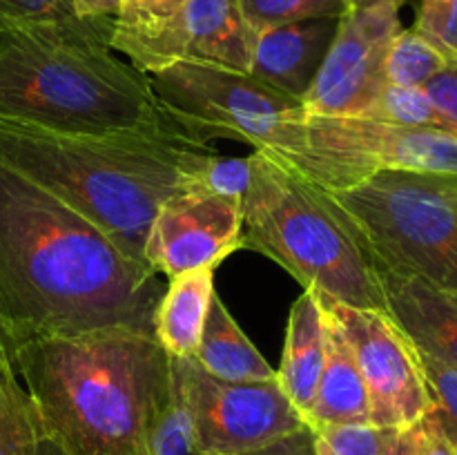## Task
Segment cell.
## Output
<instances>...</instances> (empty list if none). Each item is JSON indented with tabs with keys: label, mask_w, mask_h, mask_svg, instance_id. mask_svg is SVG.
<instances>
[{
	"label": "cell",
	"mask_w": 457,
	"mask_h": 455,
	"mask_svg": "<svg viewBox=\"0 0 457 455\" xmlns=\"http://www.w3.org/2000/svg\"><path fill=\"white\" fill-rule=\"evenodd\" d=\"M105 232L0 161V337L154 335L165 288Z\"/></svg>",
	"instance_id": "6da1fadb"
},
{
	"label": "cell",
	"mask_w": 457,
	"mask_h": 455,
	"mask_svg": "<svg viewBox=\"0 0 457 455\" xmlns=\"http://www.w3.org/2000/svg\"><path fill=\"white\" fill-rule=\"evenodd\" d=\"M4 346L38 431L62 453H145L172 391V357L154 335L114 326Z\"/></svg>",
	"instance_id": "7a4b0ae2"
},
{
	"label": "cell",
	"mask_w": 457,
	"mask_h": 455,
	"mask_svg": "<svg viewBox=\"0 0 457 455\" xmlns=\"http://www.w3.org/2000/svg\"><path fill=\"white\" fill-rule=\"evenodd\" d=\"M217 156L212 143L186 128L61 134L0 119V161L83 214L138 263H145L161 205L196 190Z\"/></svg>",
	"instance_id": "3957f363"
},
{
	"label": "cell",
	"mask_w": 457,
	"mask_h": 455,
	"mask_svg": "<svg viewBox=\"0 0 457 455\" xmlns=\"http://www.w3.org/2000/svg\"><path fill=\"white\" fill-rule=\"evenodd\" d=\"M112 18L0 34V119L61 134L183 128L150 76L114 56Z\"/></svg>",
	"instance_id": "277c9868"
},
{
	"label": "cell",
	"mask_w": 457,
	"mask_h": 455,
	"mask_svg": "<svg viewBox=\"0 0 457 455\" xmlns=\"http://www.w3.org/2000/svg\"><path fill=\"white\" fill-rule=\"evenodd\" d=\"M250 168L239 250L272 259L303 290L388 312L375 259L328 190L270 150H254Z\"/></svg>",
	"instance_id": "5b68a950"
},
{
	"label": "cell",
	"mask_w": 457,
	"mask_h": 455,
	"mask_svg": "<svg viewBox=\"0 0 457 455\" xmlns=\"http://www.w3.org/2000/svg\"><path fill=\"white\" fill-rule=\"evenodd\" d=\"M328 194L375 266L457 294V177L382 170Z\"/></svg>",
	"instance_id": "8992f818"
},
{
	"label": "cell",
	"mask_w": 457,
	"mask_h": 455,
	"mask_svg": "<svg viewBox=\"0 0 457 455\" xmlns=\"http://www.w3.org/2000/svg\"><path fill=\"white\" fill-rule=\"evenodd\" d=\"M165 110L199 138H232L293 165L306 143L303 101L250 71L177 62L150 76Z\"/></svg>",
	"instance_id": "52a82bcc"
},
{
	"label": "cell",
	"mask_w": 457,
	"mask_h": 455,
	"mask_svg": "<svg viewBox=\"0 0 457 455\" xmlns=\"http://www.w3.org/2000/svg\"><path fill=\"white\" fill-rule=\"evenodd\" d=\"M306 143L293 168L324 190H344L382 170L457 177V134L361 116L306 112Z\"/></svg>",
	"instance_id": "ba28073f"
},
{
	"label": "cell",
	"mask_w": 457,
	"mask_h": 455,
	"mask_svg": "<svg viewBox=\"0 0 457 455\" xmlns=\"http://www.w3.org/2000/svg\"><path fill=\"white\" fill-rule=\"evenodd\" d=\"M205 455H241L308 426L279 382H223L195 357H172Z\"/></svg>",
	"instance_id": "9c48e42d"
},
{
	"label": "cell",
	"mask_w": 457,
	"mask_h": 455,
	"mask_svg": "<svg viewBox=\"0 0 457 455\" xmlns=\"http://www.w3.org/2000/svg\"><path fill=\"white\" fill-rule=\"evenodd\" d=\"M317 299L351 346L369 393L370 424L406 428L420 422L431 401L413 339L388 312L353 308L326 294Z\"/></svg>",
	"instance_id": "30bf717a"
},
{
	"label": "cell",
	"mask_w": 457,
	"mask_h": 455,
	"mask_svg": "<svg viewBox=\"0 0 457 455\" xmlns=\"http://www.w3.org/2000/svg\"><path fill=\"white\" fill-rule=\"evenodd\" d=\"M257 34L250 29L239 0H190L170 22L145 34L112 31L110 47L128 56L143 74L177 62L250 71Z\"/></svg>",
	"instance_id": "8fae6325"
},
{
	"label": "cell",
	"mask_w": 457,
	"mask_h": 455,
	"mask_svg": "<svg viewBox=\"0 0 457 455\" xmlns=\"http://www.w3.org/2000/svg\"><path fill=\"white\" fill-rule=\"evenodd\" d=\"M400 31L397 4L344 13L328 54L303 96V110L320 116L364 114L386 87V54Z\"/></svg>",
	"instance_id": "7c38bea8"
},
{
	"label": "cell",
	"mask_w": 457,
	"mask_h": 455,
	"mask_svg": "<svg viewBox=\"0 0 457 455\" xmlns=\"http://www.w3.org/2000/svg\"><path fill=\"white\" fill-rule=\"evenodd\" d=\"M244 201L187 190L165 201L152 221L143 257L168 279L199 268H217L241 248Z\"/></svg>",
	"instance_id": "4fadbf2b"
},
{
	"label": "cell",
	"mask_w": 457,
	"mask_h": 455,
	"mask_svg": "<svg viewBox=\"0 0 457 455\" xmlns=\"http://www.w3.org/2000/svg\"><path fill=\"white\" fill-rule=\"evenodd\" d=\"M337 25L339 18H317L262 31L254 40L250 74L303 101L337 34Z\"/></svg>",
	"instance_id": "5bb4252c"
},
{
	"label": "cell",
	"mask_w": 457,
	"mask_h": 455,
	"mask_svg": "<svg viewBox=\"0 0 457 455\" xmlns=\"http://www.w3.org/2000/svg\"><path fill=\"white\" fill-rule=\"evenodd\" d=\"M386 310L418 346L457 366V294L378 268Z\"/></svg>",
	"instance_id": "9a60e30c"
},
{
	"label": "cell",
	"mask_w": 457,
	"mask_h": 455,
	"mask_svg": "<svg viewBox=\"0 0 457 455\" xmlns=\"http://www.w3.org/2000/svg\"><path fill=\"white\" fill-rule=\"evenodd\" d=\"M326 357V315L312 290H303L293 303L277 382L295 409L308 419L315 404ZM308 424V422H306Z\"/></svg>",
	"instance_id": "2e32d148"
},
{
	"label": "cell",
	"mask_w": 457,
	"mask_h": 455,
	"mask_svg": "<svg viewBox=\"0 0 457 455\" xmlns=\"http://www.w3.org/2000/svg\"><path fill=\"white\" fill-rule=\"evenodd\" d=\"M326 315V310H324ZM308 426L370 424L369 393L351 346L339 326L326 315V357Z\"/></svg>",
	"instance_id": "e0dca14e"
},
{
	"label": "cell",
	"mask_w": 457,
	"mask_h": 455,
	"mask_svg": "<svg viewBox=\"0 0 457 455\" xmlns=\"http://www.w3.org/2000/svg\"><path fill=\"white\" fill-rule=\"evenodd\" d=\"M214 297V268L172 277L154 315V337L170 357H192Z\"/></svg>",
	"instance_id": "ac0fdd59"
},
{
	"label": "cell",
	"mask_w": 457,
	"mask_h": 455,
	"mask_svg": "<svg viewBox=\"0 0 457 455\" xmlns=\"http://www.w3.org/2000/svg\"><path fill=\"white\" fill-rule=\"evenodd\" d=\"M192 357L205 373L223 382H268L277 377V370L263 360L248 335L239 328L217 293L205 317L201 342Z\"/></svg>",
	"instance_id": "d6986e66"
},
{
	"label": "cell",
	"mask_w": 457,
	"mask_h": 455,
	"mask_svg": "<svg viewBox=\"0 0 457 455\" xmlns=\"http://www.w3.org/2000/svg\"><path fill=\"white\" fill-rule=\"evenodd\" d=\"M36 426L29 397L0 339V455H34Z\"/></svg>",
	"instance_id": "ffe728a7"
},
{
	"label": "cell",
	"mask_w": 457,
	"mask_h": 455,
	"mask_svg": "<svg viewBox=\"0 0 457 455\" xmlns=\"http://www.w3.org/2000/svg\"><path fill=\"white\" fill-rule=\"evenodd\" d=\"M446 62H449V54L442 52L427 36L411 27V29H402L393 38L386 54L384 76H386V85L424 89V85L433 76L445 70Z\"/></svg>",
	"instance_id": "44dd1931"
},
{
	"label": "cell",
	"mask_w": 457,
	"mask_h": 455,
	"mask_svg": "<svg viewBox=\"0 0 457 455\" xmlns=\"http://www.w3.org/2000/svg\"><path fill=\"white\" fill-rule=\"evenodd\" d=\"M143 455H205L196 440L195 419L187 406L183 382L172 364V391L165 409L156 418L147 435Z\"/></svg>",
	"instance_id": "7402d4cb"
},
{
	"label": "cell",
	"mask_w": 457,
	"mask_h": 455,
	"mask_svg": "<svg viewBox=\"0 0 457 455\" xmlns=\"http://www.w3.org/2000/svg\"><path fill=\"white\" fill-rule=\"evenodd\" d=\"M317 455H395L402 428L375 424L311 426Z\"/></svg>",
	"instance_id": "603a6c76"
},
{
	"label": "cell",
	"mask_w": 457,
	"mask_h": 455,
	"mask_svg": "<svg viewBox=\"0 0 457 455\" xmlns=\"http://www.w3.org/2000/svg\"><path fill=\"white\" fill-rule=\"evenodd\" d=\"M361 119L402 125V128H436L451 132L449 123L436 110L428 94L420 87L386 85L378 101L361 114Z\"/></svg>",
	"instance_id": "cb8c5ba5"
},
{
	"label": "cell",
	"mask_w": 457,
	"mask_h": 455,
	"mask_svg": "<svg viewBox=\"0 0 457 455\" xmlns=\"http://www.w3.org/2000/svg\"><path fill=\"white\" fill-rule=\"evenodd\" d=\"M239 4L254 34L317 18H342L351 12L346 0H239Z\"/></svg>",
	"instance_id": "d4e9b609"
},
{
	"label": "cell",
	"mask_w": 457,
	"mask_h": 455,
	"mask_svg": "<svg viewBox=\"0 0 457 455\" xmlns=\"http://www.w3.org/2000/svg\"><path fill=\"white\" fill-rule=\"evenodd\" d=\"M415 351H418L424 386L431 401V410L427 415L436 419L442 433L457 446V366L433 355L431 351L418 343H415Z\"/></svg>",
	"instance_id": "484cf974"
},
{
	"label": "cell",
	"mask_w": 457,
	"mask_h": 455,
	"mask_svg": "<svg viewBox=\"0 0 457 455\" xmlns=\"http://www.w3.org/2000/svg\"><path fill=\"white\" fill-rule=\"evenodd\" d=\"M80 21L89 18H80L71 0H0V34Z\"/></svg>",
	"instance_id": "4316f807"
},
{
	"label": "cell",
	"mask_w": 457,
	"mask_h": 455,
	"mask_svg": "<svg viewBox=\"0 0 457 455\" xmlns=\"http://www.w3.org/2000/svg\"><path fill=\"white\" fill-rule=\"evenodd\" d=\"M190 0H120L112 31L145 34L172 21Z\"/></svg>",
	"instance_id": "83f0119b"
},
{
	"label": "cell",
	"mask_w": 457,
	"mask_h": 455,
	"mask_svg": "<svg viewBox=\"0 0 457 455\" xmlns=\"http://www.w3.org/2000/svg\"><path fill=\"white\" fill-rule=\"evenodd\" d=\"M250 177V156H228L223 159L221 154L199 174L196 190H205L210 194L226 196V199H241L244 201L248 192Z\"/></svg>",
	"instance_id": "f1b7e54d"
},
{
	"label": "cell",
	"mask_w": 457,
	"mask_h": 455,
	"mask_svg": "<svg viewBox=\"0 0 457 455\" xmlns=\"http://www.w3.org/2000/svg\"><path fill=\"white\" fill-rule=\"evenodd\" d=\"M415 31L449 56H457V0H420Z\"/></svg>",
	"instance_id": "f546056e"
},
{
	"label": "cell",
	"mask_w": 457,
	"mask_h": 455,
	"mask_svg": "<svg viewBox=\"0 0 457 455\" xmlns=\"http://www.w3.org/2000/svg\"><path fill=\"white\" fill-rule=\"evenodd\" d=\"M424 92L428 94L442 119L449 123L451 132L457 134V56H449L445 70L424 85Z\"/></svg>",
	"instance_id": "4dcf8cb0"
},
{
	"label": "cell",
	"mask_w": 457,
	"mask_h": 455,
	"mask_svg": "<svg viewBox=\"0 0 457 455\" xmlns=\"http://www.w3.org/2000/svg\"><path fill=\"white\" fill-rule=\"evenodd\" d=\"M411 431L415 440V455H457V446L428 415L415 422Z\"/></svg>",
	"instance_id": "1f68e13d"
},
{
	"label": "cell",
	"mask_w": 457,
	"mask_h": 455,
	"mask_svg": "<svg viewBox=\"0 0 457 455\" xmlns=\"http://www.w3.org/2000/svg\"><path fill=\"white\" fill-rule=\"evenodd\" d=\"M241 455H317V451L311 426H303L299 431L290 433V435L279 437V440L262 446V449Z\"/></svg>",
	"instance_id": "d6a6232c"
},
{
	"label": "cell",
	"mask_w": 457,
	"mask_h": 455,
	"mask_svg": "<svg viewBox=\"0 0 457 455\" xmlns=\"http://www.w3.org/2000/svg\"><path fill=\"white\" fill-rule=\"evenodd\" d=\"M76 13L89 21H101V18H112L114 21L116 12L120 7V0H71Z\"/></svg>",
	"instance_id": "836d02e7"
},
{
	"label": "cell",
	"mask_w": 457,
	"mask_h": 455,
	"mask_svg": "<svg viewBox=\"0 0 457 455\" xmlns=\"http://www.w3.org/2000/svg\"><path fill=\"white\" fill-rule=\"evenodd\" d=\"M395 455H415V440H413V431H411V426L402 428L400 431Z\"/></svg>",
	"instance_id": "e575fe53"
},
{
	"label": "cell",
	"mask_w": 457,
	"mask_h": 455,
	"mask_svg": "<svg viewBox=\"0 0 457 455\" xmlns=\"http://www.w3.org/2000/svg\"><path fill=\"white\" fill-rule=\"evenodd\" d=\"M36 426H38V424H36ZM34 455H65V453H62L54 442H49L47 437L38 431V435H36V444H34Z\"/></svg>",
	"instance_id": "d590c367"
},
{
	"label": "cell",
	"mask_w": 457,
	"mask_h": 455,
	"mask_svg": "<svg viewBox=\"0 0 457 455\" xmlns=\"http://www.w3.org/2000/svg\"><path fill=\"white\" fill-rule=\"evenodd\" d=\"M346 3L351 9H369L378 7V4H397V7H402L404 0H346Z\"/></svg>",
	"instance_id": "8d00e7d4"
}]
</instances>
